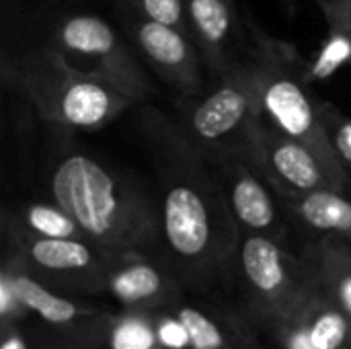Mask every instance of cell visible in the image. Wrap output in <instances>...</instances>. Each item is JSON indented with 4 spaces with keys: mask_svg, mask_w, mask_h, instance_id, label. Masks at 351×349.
I'll use <instances>...</instances> for the list:
<instances>
[{
    "mask_svg": "<svg viewBox=\"0 0 351 349\" xmlns=\"http://www.w3.org/2000/svg\"><path fill=\"white\" fill-rule=\"evenodd\" d=\"M162 181L160 222L169 267L183 286L206 292L237 274L241 232L230 216L214 167L156 109L142 113Z\"/></svg>",
    "mask_w": 351,
    "mask_h": 349,
    "instance_id": "obj_1",
    "label": "cell"
},
{
    "mask_svg": "<svg viewBox=\"0 0 351 349\" xmlns=\"http://www.w3.org/2000/svg\"><path fill=\"white\" fill-rule=\"evenodd\" d=\"M49 191L86 241L109 257L148 255L162 245L160 208L154 200L88 152H64L51 169Z\"/></svg>",
    "mask_w": 351,
    "mask_h": 349,
    "instance_id": "obj_2",
    "label": "cell"
},
{
    "mask_svg": "<svg viewBox=\"0 0 351 349\" xmlns=\"http://www.w3.org/2000/svg\"><path fill=\"white\" fill-rule=\"evenodd\" d=\"M4 86L60 132H95L134 103L103 78L80 70L51 43L2 58Z\"/></svg>",
    "mask_w": 351,
    "mask_h": 349,
    "instance_id": "obj_3",
    "label": "cell"
},
{
    "mask_svg": "<svg viewBox=\"0 0 351 349\" xmlns=\"http://www.w3.org/2000/svg\"><path fill=\"white\" fill-rule=\"evenodd\" d=\"M249 37L247 56L257 76L261 117L282 134L313 148L337 183L351 193L350 179L339 167L323 130L321 101L311 93L306 58L292 43L267 35L253 21H249Z\"/></svg>",
    "mask_w": 351,
    "mask_h": 349,
    "instance_id": "obj_4",
    "label": "cell"
},
{
    "mask_svg": "<svg viewBox=\"0 0 351 349\" xmlns=\"http://www.w3.org/2000/svg\"><path fill=\"white\" fill-rule=\"evenodd\" d=\"M261 117L255 68L245 56L216 78L208 93L187 99L173 119L177 134L206 160L243 152L253 123Z\"/></svg>",
    "mask_w": 351,
    "mask_h": 349,
    "instance_id": "obj_5",
    "label": "cell"
},
{
    "mask_svg": "<svg viewBox=\"0 0 351 349\" xmlns=\"http://www.w3.org/2000/svg\"><path fill=\"white\" fill-rule=\"evenodd\" d=\"M49 43L68 62L103 78L132 103L148 99L154 91L132 45L109 21L95 12L78 10L60 16Z\"/></svg>",
    "mask_w": 351,
    "mask_h": 349,
    "instance_id": "obj_6",
    "label": "cell"
},
{
    "mask_svg": "<svg viewBox=\"0 0 351 349\" xmlns=\"http://www.w3.org/2000/svg\"><path fill=\"white\" fill-rule=\"evenodd\" d=\"M247 302V319L267 327L278 319L311 284V267L304 257L290 253L284 243L267 237H243L237 257Z\"/></svg>",
    "mask_w": 351,
    "mask_h": 349,
    "instance_id": "obj_7",
    "label": "cell"
},
{
    "mask_svg": "<svg viewBox=\"0 0 351 349\" xmlns=\"http://www.w3.org/2000/svg\"><path fill=\"white\" fill-rule=\"evenodd\" d=\"M243 152L276 193L346 191L313 148L282 134L263 117L253 123Z\"/></svg>",
    "mask_w": 351,
    "mask_h": 349,
    "instance_id": "obj_8",
    "label": "cell"
},
{
    "mask_svg": "<svg viewBox=\"0 0 351 349\" xmlns=\"http://www.w3.org/2000/svg\"><path fill=\"white\" fill-rule=\"evenodd\" d=\"M12 241V255L37 280L49 288L68 294H97L103 292L109 255L88 241L70 239H31L8 232Z\"/></svg>",
    "mask_w": 351,
    "mask_h": 349,
    "instance_id": "obj_9",
    "label": "cell"
},
{
    "mask_svg": "<svg viewBox=\"0 0 351 349\" xmlns=\"http://www.w3.org/2000/svg\"><path fill=\"white\" fill-rule=\"evenodd\" d=\"M241 237L288 239V218L271 185L257 173L245 152H232L212 163Z\"/></svg>",
    "mask_w": 351,
    "mask_h": 349,
    "instance_id": "obj_10",
    "label": "cell"
},
{
    "mask_svg": "<svg viewBox=\"0 0 351 349\" xmlns=\"http://www.w3.org/2000/svg\"><path fill=\"white\" fill-rule=\"evenodd\" d=\"M119 25L138 56L179 97L187 101L204 93V58L193 37L173 27L123 12H119Z\"/></svg>",
    "mask_w": 351,
    "mask_h": 349,
    "instance_id": "obj_11",
    "label": "cell"
},
{
    "mask_svg": "<svg viewBox=\"0 0 351 349\" xmlns=\"http://www.w3.org/2000/svg\"><path fill=\"white\" fill-rule=\"evenodd\" d=\"M263 329L278 349H351V323L315 280Z\"/></svg>",
    "mask_w": 351,
    "mask_h": 349,
    "instance_id": "obj_12",
    "label": "cell"
},
{
    "mask_svg": "<svg viewBox=\"0 0 351 349\" xmlns=\"http://www.w3.org/2000/svg\"><path fill=\"white\" fill-rule=\"evenodd\" d=\"M103 292L123 311L158 313L181 298L183 282L169 267L146 253H123L109 257Z\"/></svg>",
    "mask_w": 351,
    "mask_h": 349,
    "instance_id": "obj_13",
    "label": "cell"
},
{
    "mask_svg": "<svg viewBox=\"0 0 351 349\" xmlns=\"http://www.w3.org/2000/svg\"><path fill=\"white\" fill-rule=\"evenodd\" d=\"M2 274L8 276L27 315L37 317L47 327L58 331L78 333L82 339H88L97 333L103 335V325L109 315L93 304L78 302L72 296L49 288L31 272H27V267L12 253L6 257Z\"/></svg>",
    "mask_w": 351,
    "mask_h": 349,
    "instance_id": "obj_14",
    "label": "cell"
},
{
    "mask_svg": "<svg viewBox=\"0 0 351 349\" xmlns=\"http://www.w3.org/2000/svg\"><path fill=\"white\" fill-rule=\"evenodd\" d=\"M193 41L214 78L228 72L239 56L245 29L232 0H185Z\"/></svg>",
    "mask_w": 351,
    "mask_h": 349,
    "instance_id": "obj_15",
    "label": "cell"
},
{
    "mask_svg": "<svg viewBox=\"0 0 351 349\" xmlns=\"http://www.w3.org/2000/svg\"><path fill=\"white\" fill-rule=\"evenodd\" d=\"M290 224L302 228L311 241L339 239L351 245V195L339 189L306 193H276Z\"/></svg>",
    "mask_w": 351,
    "mask_h": 349,
    "instance_id": "obj_16",
    "label": "cell"
},
{
    "mask_svg": "<svg viewBox=\"0 0 351 349\" xmlns=\"http://www.w3.org/2000/svg\"><path fill=\"white\" fill-rule=\"evenodd\" d=\"M171 311L183 323L191 349H263L257 341V327L247 317L210 311L181 298L171 304Z\"/></svg>",
    "mask_w": 351,
    "mask_h": 349,
    "instance_id": "obj_17",
    "label": "cell"
},
{
    "mask_svg": "<svg viewBox=\"0 0 351 349\" xmlns=\"http://www.w3.org/2000/svg\"><path fill=\"white\" fill-rule=\"evenodd\" d=\"M321 292L351 323V245L339 239H319L300 251Z\"/></svg>",
    "mask_w": 351,
    "mask_h": 349,
    "instance_id": "obj_18",
    "label": "cell"
},
{
    "mask_svg": "<svg viewBox=\"0 0 351 349\" xmlns=\"http://www.w3.org/2000/svg\"><path fill=\"white\" fill-rule=\"evenodd\" d=\"M8 232L25 234L31 239H70V241H86L80 226L74 218L60 208L53 200L51 202H33L23 206L14 216L6 218L4 222Z\"/></svg>",
    "mask_w": 351,
    "mask_h": 349,
    "instance_id": "obj_19",
    "label": "cell"
},
{
    "mask_svg": "<svg viewBox=\"0 0 351 349\" xmlns=\"http://www.w3.org/2000/svg\"><path fill=\"white\" fill-rule=\"evenodd\" d=\"M107 349H162L156 331V313L123 311L109 315L103 325Z\"/></svg>",
    "mask_w": 351,
    "mask_h": 349,
    "instance_id": "obj_20",
    "label": "cell"
},
{
    "mask_svg": "<svg viewBox=\"0 0 351 349\" xmlns=\"http://www.w3.org/2000/svg\"><path fill=\"white\" fill-rule=\"evenodd\" d=\"M329 35L323 41L319 53L308 62V82H319L331 78L337 70L351 64V39L350 35L337 23H327Z\"/></svg>",
    "mask_w": 351,
    "mask_h": 349,
    "instance_id": "obj_21",
    "label": "cell"
},
{
    "mask_svg": "<svg viewBox=\"0 0 351 349\" xmlns=\"http://www.w3.org/2000/svg\"><path fill=\"white\" fill-rule=\"evenodd\" d=\"M115 6L117 12L134 14L158 25H167L193 37L187 19L185 0H115Z\"/></svg>",
    "mask_w": 351,
    "mask_h": 349,
    "instance_id": "obj_22",
    "label": "cell"
},
{
    "mask_svg": "<svg viewBox=\"0 0 351 349\" xmlns=\"http://www.w3.org/2000/svg\"><path fill=\"white\" fill-rule=\"evenodd\" d=\"M319 111L329 146L351 183V117L327 101L319 103Z\"/></svg>",
    "mask_w": 351,
    "mask_h": 349,
    "instance_id": "obj_23",
    "label": "cell"
},
{
    "mask_svg": "<svg viewBox=\"0 0 351 349\" xmlns=\"http://www.w3.org/2000/svg\"><path fill=\"white\" fill-rule=\"evenodd\" d=\"M156 331L162 349H191L189 335L171 306L156 313Z\"/></svg>",
    "mask_w": 351,
    "mask_h": 349,
    "instance_id": "obj_24",
    "label": "cell"
},
{
    "mask_svg": "<svg viewBox=\"0 0 351 349\" xmlns=\"http://www.w3.org/2000/svg\"><path fill=\"white\" fill-rule=\"evenodd\" d=\"M27 317L10 280L0 272V321L2 325H19Z\"/></svg>",
    "mask_w": 351,
    "mask_h": 349,
    "instance_id": "obj_25",
    "label": "cell"
},
{
    "mask_svg": "<svg viewBox=\"0 0 351 349\" xmlns=\"http://www.w3.org/2000/svg\"><path fill=\"white\" fill-rule=\"evenodd\" d=\"M327 23H337L351 39V0H317Z\"/></svg>",
    "mask_w": 351,
    "mask_h": 349,
    "instance_id": "obj_26",
    "label": "cell"
},
{
    "mask_svg": "<svg viewBox=\"0 0 351 349\" xmlns=\"http://www.w3.org/2000/svg\"><path fill=\"white\" fill-rule=\"evenodd\" d=\"M0 349H29V344L21 333L19 325H2Z\"/></svg>",
    "mask_w": 351,
    "mask_h": 349,
    "instance_id": "obj_27",
    "label": "cell"
}]
</instances>
